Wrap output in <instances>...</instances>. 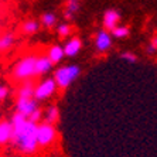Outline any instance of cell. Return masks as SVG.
Listing matches in <instances>:
<instances>
[{"label":"cell","mask_w":157,"mask_h":157,"mask_svg":"<svg viewBox=\"0 0 157 157\" xmlns=\"http://www.w3.org/2000/svg\"><path fill=\"white\" fill-rule=\"evenodd\" d=\"M13 44H14V36L11 33L4 34V36L2 37V40H0V48H2V51H6Z\"/></svg>","instance_id":"e0dca14e"},{"label":"cell","mask_w":157,"mask_h":157,"mask_svg":"<svg viewBox=\"0 0 157 157\" xmlns=\"http://www.w3.org/2000/svg\"><path fill=\"white\" fill-rule=\"evenodd\" d=\"M79 75V67L78 65H67L61 67L55 71L54 74V79L57 82L59 89H67L72 84L74 79H77Z\"/></svg>","instance_id":"3957f363"},{"label":"cell","mask_w":157,"mask_h":157,"mask_svg":"<svg viewBox=\"0 0 157 157\" xmlns=\"http://www.w3.org/2000/svg\"><path fill=\"white\" fill-rule=\"evenodd\" d=\"M13 133H14V129H13L11 122L3 121L0 123V143H2V144H4V143H7V142H11Z\"/></svg>","instance_id":"8fae6325"},{"label":"cell","mask_w":157,"mask_h":157,"mask_svg":"<svg viewBox=\"0 0 157 157\" xmlns=\"http://www.w3.org/2000/svg\"><path fill=\"white\" fill-rule=\"evenodd\" d=\"M58 116H59L58 108L54 106V105H51V106H48L47 110H45V113H44V122L55 124L57 123V121H58Z\"/></svg>","instance_id":"5bb4252c"},{"label":"cell","mask_w":157,"mask_h":157,"mask_svg":"<svg viewBox=\"0 0 157 157\" xmlns=\"http://www.w3.org/2000/svg\"><path fill=\"white\" fill-rule=\"evenodd\" d=\"M7 94H9V88L6 86V85H2V86H0V99L4 101L6 96H7Z\"/></svg>","instance_id":"603a6c76"},{"label":"cell","mask_w":157,"mask_h":157,"mask_svg":"<svg viewBox=\"0 0 157 157\" xmlns=\"http://www.w3.org/2000/svg\"><path fill=\"white\" fill-rule=\"evenodd\" d=\"M112 36L116 37V38H124V37L129 36V29L124 26H117L116 29L112 31Z\"/></svg>","instance_id":"d6986e66"},{"label":"cell","mask_w":157,"mask_h":157,"mask_svg":"<svg viewBox=\"0 0 157 157\" xmlns=\"http://www.w3.org/2000/svg\"><path fill=\"white\" fill-rule=\"evenodd\" d=\"M112 45V37H110L109 31L108 30H101L98 34H96L95 38V47L99 52H105L108 51Z\"/></svg>","instance_id":"52a82bcc"},{"label":"cell","mask_w":157,"mask_h":157,"mask_svg":"<svg viewBox=\"0 0 157 157\" xmlns=\"http://www.w3.org/2000/svg\"><path fill=\"white\" fill-rule=\"evenodd\" d=\"M79 9V0H67L65 4V18L71 20L74 17V14L78 11Z\"/></svg>","instance_id":"2e32d148"},{"label":"cell","mask_w":157,"mask_h":157,"mask_svg":"<svg viewBox=\"0 0 157 157\" xmlns=\"http://www.w3.org/2000/svg\"><path fill=\"white\" fill-rule=\"evenodd\" d=\"M57 86H58V85H57L54 78H48V79L43 81V82L36 88V95H34V98H36L37 101L48 99L51 95H54Z\"/></svg>","instance_id":"5b68a950"},{"label":"cell","mask_w":157,"mask_h":157,"mask_svg":"<svg viewBox=\"0 0 157 157\" xmlns=\"http://www.w3.org/2000/svg\"><path fill=\"white\" fill-rule=\"evenodd\" d=\"M121 57H122V59H126V61H129V62H136V59H137V57H136L133 52H129V51L122 52Z\"/></svg>","instance_id":"7402d4cb"},{"label":"cell","mask_w":157,"mask_h":157,"mask_svg":"<svg viewBox=\"0 0 157 157\" xmlns=\"http://www.w3.org/2000/svg\"><path fill=\"white\" fill-rule=\"evenodd\" d=\"M156 50H157V48L154 47L153 44H150L149 47H147V50H146V51H147V54H154V52H156Z\"/></svg>","instance_id":"cb8c5ba5"},{"label":"cell","mask_w":157,"mask_h":157,"mask_svg":"<svg viewBox=\"0 0 157 157\" xmlns=\"http://www.w3.org/2000/svg\"><path fill=\"white\" fill-rule=\"evenodd\" d=\"M38 109V103H37L36 98L30 99H17V105H16V112L23 113L24 116L30 117L31 115Z\"/></svg>","instance_id":"8992f818"},{"label":"cell","mask_w":157,"mask_h":157,"mask_svg":"<svg viewBox=\"0 0 157 157\" xmlns=\"http://www.w3.org/2000/svg\"><path fill=\"white\" fill-rule=\"evenodd\" d=\"M36 88L33 84V81H24V82H20V86L17 89V98L18 99H30L34 98L36 95Z\"/></svg>","instance_id":"9c48e42d"},{"label":"cell","mask_w":157,"mask_h":157,"mask_svg":"<svg viewBox=\"0 0 157 157\" xmlns=\"http://www.w3.org/2000/svg\"><path fill=\"white\" fill-rule=\"evenodd\" d=\"M14 133L11 142L14 143L17 149H20L23 153H34L38 144V124L31 122L27 116L23 113L16 112L10 119Z\"/></svg>","instance_id":"6da1fadb"},{"label":"cell","mask_w":157,"mask_h":157,"mask_svg":"<svg viewBox=\"0 0 157 157\" xmlns=\"http://www.w3.org/2000/svg\"><path fill=\"white\" fill-rule=\"evenodd\" d=\"M121 21V14L117 13L113 9H109V10L105 11L103 14V27L108 31H113L117 27V23Z\"/></svg>","instance_id":"ba28073f"},{"label":"cell","mask_w":157,"mask_h":157,"mask_svg":"<svg viewBox=\"0 0 157 157\" xmlns=\"http://www.w3.org/2000/svg\"><path fill=\"white\" fill-rule=\"evenodd\" d=\"M38 29H40V23H37L36 20H27L26 23H23V26H21V31L26 36L36 34L38 31Z\"/></svg>","instance_id":"9a60e30c"},{"label":"cell","mask_w":157,"mask_h":157,"mask_svg":"<svg viewBox=\"0 0 157 157\" xmlns=\"http://www.w3.org/2000/svg\"><path fill=\"white\" fill-rule=\"evenodd\" d=\"M57 33H58L59 37H67L71 34V27L67 24V23H64V24H61V26H58V29H57Z\"/></svg>","instance_id":"ffe728a7"},{"label":"cell","mask_w":157,"mask_h":157,"mask_svg":"<svg viewBox=\"0 0 157 157\" xmlns=\"http://www.w3.org/2000/svg\"><path fill=\"white\" fill-rule=\"evenodd\" d=\"M52 61L48 58V55H41L37 58L36 62V77H40V75H44L47 74L48 71H51L52 68Z\"/></svg>","instance_id":"30bf717a"},{"label":"cell","mask_w":157,"mask_h":157,"mask_svg":"<svg viewBox=\"0 0 157 157\" xmlns=\"http://www.w3.org/2000/svg\"><path fill=\"white\" fill-rule=\"evenodd\" d=\"M57 137V130H55L54 124L43 122L38 124V144L43 147H47L52 144Z\"/></svg>","instance_id":"277c9868"},{"label":"cell","mask_w":157,"mask_h":157,"mask_svg":"<svg viewBox=\"0 0 157 157\" xmlns=\"http://www.w3.org/2000/svg\"><path fill=\"white\" fill-rule=\"evenodd\" d=\"M41 117H43V112H41L40 109H37L36 112H34L31 116L29 117L31 122H34V123H37V124H40V121H41Z\"/></svg>","instance_id":"44dd1931"},{"label":"cell","mask_w":157,"mask_h":157,"mask_svg":"<svg viewBox=\"0 0 157 157\" xmlns=\"http://www.w3.org/2000/svg\"><path fill=\"white\" fill-rule=\"evenodd\" d=\"M81 48H82V41L78 37H74V38H71V40H68L65 43L64 51H65L67 57H74V55H77L81 51Z\"/></svg>","instance_id":"7c38bea8"},{"label":"cell","mask_w":157,"mask_h":157,"mask_svg":"<svg viewBox=\"0 0 157 157\" xmlns=\"http://www.w3.org/2000/svg\"><path fill=\"white\" fill-rule=\"evenodd\" d=\"M37 58L38 57L36 54H29L20 61H17L11 70V78L18 82H24V81H30L31 78H34Z\"/></svg>","instance_id":"7a4b0ae2"},{"label":"cell","mask_w":157,"mask_h":157,"mask_svg":"<svg viewBox=\"0 0 157 157\" xmlns=\"http://www.w3.org/2000/svg\"><path fill=\"white\" fill-rule=\"evenodd\" d=\"M65 55L64 51V47H59V45H52L50 50H48V58L52 61V64H57L59 62Z\"/></svg>","instance_id":"4fadbf2b"},{"label":"cell","mask_w":157,"mask_h":157,"mask_svg":"<svg viewBox=\"0 0 157 157\" xmlns=\"http://www.w3.org/2000/svg\"><path fill=\"white\" fill-rule=\"evenodd\" d=\"M55 23H57V17H55V14H52V13H45V14L41 16V24H43L44 27L51 29V27L55 26Z\"/></svg>","instance_id":"ac0fdd59"}]
</instances>
